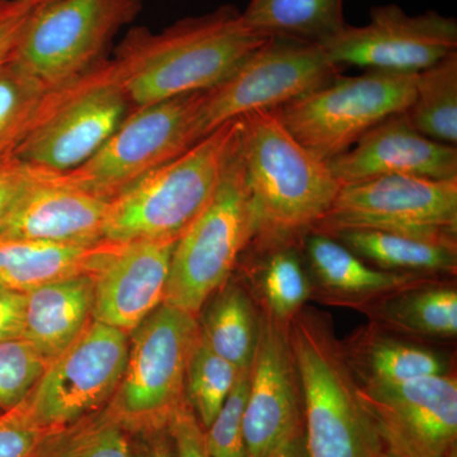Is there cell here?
<instances>
[{
	"instance_id": "obj_1",
	"label": "cell",
	"mask_w": 457,
	"mask_h": 457,
	"mask_svg": "<svg viewBox=\"0 0 457 457\" xmlns=\"http://www.w3.org/2000/svg\"><path fill=\"white\" fill-rule=\"evenodd\" d=\"M269 40L246 25L239 9L224 5L161 33L132 29L112 65L129 102L141 108L212 88Z\"/></svg>"
},
{
	"instance_id": "obj_2",
	"label": "cell",
	"mask_w": 457,
	"mask_h": 457,
	"mask_svg": "<svg viewBox=\"0 0 457 457\" xmlns=\"http://www.w3.org/2000/svg\"><path fill=\"white\" fill-rule=\"evenodd\" d=\"M240 143L255 218L249 245H302L341 189L329 165L295 139L275 110L240 117Z\"/></svg>"
},
{
	"instance_id": "obj_3",
	"label": "cell",
	"mask_w": 457,
	"mask_h": 457,
	"mask_svg": "<svg viewBox=\"0 0 457 457\" xmlns=\"http://www.w3.org/2000/svg\"><path fill=\"white\" fill-rule=\"evenodd\" d=\"M303 394L308 457H387L327 314L305 305L288 321Z\"/></svg>"
},
{
	"instance_id": "obj_4",
	"label": "cell",
	"mask_w": 457,
	"mask_h": 457,
	"mask_svg": "<svg viewBox=\"0 0 457 457\" xmlns=\"http://www.w3.org/2000/svg\"><path fill=\"white\" fill-rule=\"evenodd\" d=\"M240 131L225 123L110 201L104 239L177 242L210 204Z\"/></svg>"
},
{
	"instance_id": "obj_5",
	"label": "cell",
	"mask_w": 457,
	"mask_h": 457,
	"mask_svg": "<svg viewBox=\"0 0 457 457\" xmlns=\"http://www.w3.org/2000/svg\"><path fill=\"white\" fill-rule=\"evenodd\" d=\"M254 233L239 131L212 201L177 240L164 303L197 317L207 300L227 284Z\"/></svg>"
},
{
	"instance_id": "obj_6",
	"label": "cell",
	"mask_w": 457,
	"mask_h": 457,
	"mask_svg": "<svg viewBox=\"0 0 457 457\" xmlns=\"http://www.w3.org/2000/svg\"><path fill=\"white\" fill-rule=\"evenodd\" d=\"M197 317L161 303L130 335L125 371L106 405L130 435L167 429L187 403L186 374Z\"/></svg>"
},
{
	"instance_id": "obj_7",
	"label": "cell",
	"mask_w": 457,
	"mask_h": 457,
	"mask_svg": "<svg viewBox=\"0 0 457 457\" xmlns=\"http://www.w3.org/2000/svg\"><path fill=\"white\" fill-rule=\"evenodd\" d=\"M416 77L378 71L338 74L275 111L295 139L328 162L387 117L405 112L416 96Z\"/></svg>"
},
{
	"instance_id": "obj_8",
	"label": "cell",
	"mask_w": 457,
	"mask_h": 457,
	"mask_svg": "<svg viewBox=\"0 0 457 457\" xmlns=\"http://www.w3.org/2000/svg\"><path fill=\"white\" fill-rule=\"evenodd\" d=\"M130 106L112 62H101L53 90L40 121L14 158L62 174L89 161L120 128Z\"/></svg>"
},
{
	"instance_id": "obj_9",
	"label": "cell",
	"mask_w": 457,
	"mask_h": 457,
	"mask_svg": "<svg viewBox=\"0 0 457 457\" xmlns=\"http://www.w3.org/2000/svg\"><path fill=\"white\" fill-rule=\"evenodd\" d=\"M203 92L137 108L97 154L56 179L111 201L155 168L198 143L196 125Z\"/></svg>"
},
{
	"instance_id": "obj_10",
	"label": "cell",
	"mask_w": 457,
	"mask_h": 457,
	"mask_svg": "<svg viewBox=\"0 0 457 457\" xmlns=\"http://www.w3.org/2000/svg\"><path fill=\"white\" fill-rule=\"evenodd\" d=\"M144 0H53L38 7L13 62L47 88L71 82L101 62L114 36L140 13Z\"/></svg>"
},
{
	"instance_id": "obj_11",
	"label": "cell",
	"mask_w": 457,
	"mask_h": 457,
	"mask_svg": "<svg viewBox=\"0 0 457 457\" xmlns=\"http://www.w3.org/2000/svg\"><path fill=\"white\" fill-rule=\"evenodd\" d=\"M338 71L319 45L270 38L222 82L204 90L198 140L245 114L278 110L330 82Z\"/></svg>"
},
{
	"instance_id": "obj_12",
	"label": "cell",
	"mask_w": 457,
	"mask_h": 457,
	"mask_svg": "<svg viewBox=\"0 0 457 457\" xmlns=\"http://www.w3.org/2000/svg\"><path fill=\"white\" fill-rule=\"evenodd\" d=\"M129 341L121 330L90 319L23 400L32 417L42 427L62 429L106 407L125 371Z\"/></svg>"
},
{
	"instance_id": "obj_13",
	"label": "cell",
	"mask_w": 457,
	"mask_h": 457,
	"mask_svg": "<svg viewBox=\"0 0 457 457\" xmlns=\"http://www.w3.org/2000/svg\"><path fill=\"white\" fill-rule=\"evenodd\" d=\"M347 228L456 237L457 179L386 176L342 186L312 231L330 236Z\"/></svg>"
},
{
	"instance_id": "obj_14",
	"label": "cell",
	"mask_w": 457,
	"mask_h": 457,
	"mask_svg": "<svg viewBox=\"0 0 457 457\" xmlns=\"http://www.w3.org/2000/svg\"><path fill=\"white\" fill-rule=\"evenodd\" d=\"M319 46L337 68L417 74L457 53V21L435 11L411 16L396 4L378 5L366 25H347Z\"/></svg>"
},
{
	"instance_id": "obj_15",
	"label": "cell",
	"mask_w": 457,
	"mask_h": 457,
	"mask_svg": "<svg viewBox=\"0 0 457 457\" xmlns=\"http://www.w3.org/2000/svg\"><path fill=\"white\" fill-rule=\"evenodd\" d=\"M359 390L387 457H457L455 376Z\"/></svg>"
},
{
	"instance_id": "obj_16",
	"label": "cell",
	"mask_w": 457,
	"mask_h": 457,
	"mask_svg": "<svg viewBox=\"0 0 457 457\" xmlns=\"http://www.w3.org/2000/svg\"><path fill=\"white\" fill-rule=\"evenodd\" d=\"M243 428L245 457H270L303 432L302 385L288 324L262 312Z\"/></svg>"
},
{
	"instance_id": "obj_17",
	"label": "cell",
	"mask_w": 457,
	"mask_h": 457,
	"mask_svg": "<svg viewBox=\"0 0 457 457\" xmlns=\"http://www.w3.org/2000/svg\"><path fill=\"white\" fill-rule=\"evenodd\" d=\"M327 163L341 187L386 176L457 179L456 146L420 134L405 112L387 117Z\"/></svg>"
},
{
	"instance_id": "obj_18",
	"label": "cell",
	"mask_w": 457,
	"mask_h": 457,
	"mask_svg": "<svg viewBox=\"0 0 457 457\" xmlns=\"http://www.w3.org/2000/svg\"><path fill=\"white\" fill-rule=\"evenodd\" d=\"M176 243H126L95 273L93 320L130 336L164 303Z\"/></svg>"
},
{
	"instance_id": "obj_19",
	"label": "cell",
	"mask_w": 457,
	"mask_h": 457,
	"mask_svg": "<svg viewBox=\"0 0 457 457\" xmlns=\"http://www.w3.org/2000/svg\"><path fill=\"white\" fill-rule=\"evenodd\" d=\"M110 201L56 179L40 180L0 228V237L86 245L104 240Z\"/></svg>"
},
{
	"instance_id": "obj_20",
	"label": "cell",
	"mask_w": 457,
	"mask_h": 457,
	"mask_svg": "<svg viewBox=\"0 0 457 457\" xmlns=\"http://www.w3.org/2000/svg\"><path fill=\"white\" fill-rule=\"evenodd\" d=\"M302 249L312 299L328 305L360 311L396 291L444 278L375 269L335 237L314 231L303 237Z\"/></svg>"
},
{
	"instance_id": "obj_21",
	"label": "cell",
	"mask_w": 457,
	"mask_h": 457,
	"mask_svg": "<svg viewBox=\"0 0 457 457\" xmlns=\"http://www.w3.org/2000/svg\"><path fill=\"white\" fill-rule=\"evenodd\" d=\"M123 245L107 239L71 245L0 237V286L29 293L57 279L93 275Z\"/></svg>"
},
{
	"instance_id": "obj_22",
	"label": "cell",
	"mask_w": 457,
	"mask_h": 457,
	"mask_svg": "<svg viewBox=\"0 0 457 457\" xmlns=\"http://www.w3.org/2000/svg\"><path fill=\"white\" fill-rule=\"evenodd\" d=\"M95 273L57 279L26 293L23 339L53 360L92 319Z\"/></svg>"
},
{
	"instance_id": "obj_23",
	"label": "cell",
	"mask_w": 457,
	"mask_h": 457,
	"mask_svg": "<svg viewBox=\"0 0 457 457\" xmlns=\"http://www.w3.org/2000/svg\"><path fill=\"white\" fill-rule=\"evenodd\" d=\"M343 357L362 386H387L449 374L440 354L370 323L341 341Z\"/></svg>"
},
{
	"instance_id": "obj_24",
	"label": "cell",
	"mask_w": 457,
	"mask_h": 457,
	"mask_svg": "<svg viewBox=\"0 0 457 457\" xmlns=\"http://www.w3.org/2000/svg\"><path fill=\"white\" fill-rule=\"evenodd\" d=\"M347 246L376 269L399 273L446 278L457 270L456 237H433L371 230L347 228L330 236Z\"/></svg>"
},
{
	"instance_id": "obj_25",
	"label": "cell",
	"mask_w": 457,
	"mask_h": 457,
	"mask_svg": "<svg viewBox=\"0 0 457 457\" xmlns=\"http://www.w3.org/2000/svg\"><path fill=\"white\" fill-rule=\"evenodd\" d=\"M360 312L385 332L422 339L457 335V291L445 278L396 291Z\"/></svg>"
},
{
	"instance_id": "obj_26",
	"label": "cell",
	"mask_w": 457,
	"mask_h": 457,
	"mask_svg": "<svg viewBox=\"0 0 457 457\" xmlns=\"http://www.w3.org/2000/svg\"><path fill=\"white\" fill-rule=\"evenodd\" d=\"M345 0H249L246 25L267 38L321 45L347 23Z\"/></svg>"
},
{
	"instance_id": "obj_27",
	"label": "cell",
	"mask_w": 457,
	"mask_h": 457,
	"mask_svg": "<svg viewBox=\"0 0 457 457\" xmlns=\"http://www.w3.org/2000/svg\"><path fill=\"white\" fill-rule=\"evenodd\" d=\"M215 294L200 326L201 337L240 371H248L260 337V306L242 285L227 282Z\"/></svg>"
},
{
	"instance_id": "obj_28",
	"label": "cell",
	"mask_w": 457,
	"mask_h": 457,
	"mask_svg": "<svg viewBox=\"0 0 457 457\" xmlns=\"http://www.w3.org/2000/svg\"><path fill=\"white\" fill-rule=\"evenodd\" d=\"M254 290L262 312L288 324L312 299V288L300 245L253 246Z\"/></svg>"
},
{
	"instance_id": "obj_29",
	"label": "cell",
	"mask_w": 457,
	"mask_h": 457,
	"mask_svg": "<svg viewBox=\"0 0 457 457\" xmlns=\"http://www.w3.org/2000/svg\"><path fill=\"white\" fill-rule=\"evenodd\" d=\"M405 114L420 134L456 146L457 53L417 73L416 96Z\"/></svg>"
},
{
	"instance_id": "obj_30",
	"label": "cell",
	"mask_w": 457,
	"mask_h": 457,
	"mask_svg": "<svg viewBox=\"0 0 457 457\" xmlns=\"http://www.w3.org/2000/svg\"><path fill=\"white\" fill-rule=\"evenodd\" d=\"M54 89L13 60L0 69V161L14 158L18 147L40 121Z\"/></svg>"
},
{
	"instance_id": "obj_31",
	"label": "cell",
	"mask_w": 457,
	"mask_h": 457,
	"mask_svg": "<svg viewBox=\"0 0 457 457\" xmlns=\"http://www.w3.org/2000/svg\"><path fill=\"white\" fill-rule=\"evenodd\" d=\"M41 457H131V435L104 407L54 432Z\"/></svg>"
},
{
	"instance_id": "obj_32",
	"label": "cell",
	"mask_w": 457,
	"mask_h": 457,
	"mask_svg": "<svg viewBox=\"0 0 457 457\" xmlns=\"http://www.w3.org/2000/svg\"><path fill=\"white\" fill-rule=\"evenodd\" d=\"M242 374L198 335L186 374V398L204 429L209 428Z\"/></svg>"
},
{
	"instance_id": "obj_33",
	"label": "cell",
	"mask_w": 457,
	"mask_h": 457,
	"mask_svg": "<svg viewBox=\"0 0 457 457\" xmlns=\"http://www.w3.org/2000/svg\"><path fill=\"white\" fill-rule=\"evenodd\" d=\"M50 361L26 339L0 342V411L25 400Z\"/></svg>"
},
{
	"instance_id": "obj_34",
	"label": "cell",
	"mask_w": 457,
	"mask_h": 457,
	"mask_svg": "<svg viewBox=\"0 0 457 457\" xmlns=\"http://www.w3.org/2000/svg\"><path fill=\"white\" fill-rule=\"evenodd\" d=\"M248 371H242L234 389L209 428L204 429L207 451L212 457H245L243 418L249 387Z\"/></svg>"
},
{
	"instance_id": "obj_35",
	"label": "cell",
	"mask_w": 457,
	"mask_h": 457,
	"mask_svg": "<svg viewBox=\"0 0 457 457\" xmlns=\"http://www.w3.org/2000/svg\"><path fill=\"white\" fill-rule=\"evenodd\" d=\"M56 431L42 427L22 402L0 413V457H41L45 444Z\"/></svg>"
},
{
	"instance_id": "obj_36",
	"label": "cell",
	"mask_w": 457,
	"mask_h": 457,
	"mask_svg": "<svg viewBox=\"0 0 457 457\" xmlns=\"http://www.w3.org/2000/svg\"><path fill=\"white\" fill-rule=\"evenodd\" d=\"M53 174L23 163L17 158L0 161V228L27 192L36 183Z\"/></svg>"
},
{
	"instance_id": "obj_37",
	"label": "cell",
	"mask_w": 457,
	"mask_h": 457,
	"mask_svg": "<svg viewBox=\"0 0 457 457\" xmlns=\"http://www.w3.org/2000/svg\"><path fill=\"white\" fill-rule=\"evenodd\" d=\"M44 4L38 0H0V69L13 60L27 25Z\"/></svg>"
},
{
	"instance_id": "obj_38",
	"label": "cell",
	"mask_w": 457,
	"mask_h": 457,
	"mask_svg": "<svg viewBox=\"0 0 457 457\" xmlns=\"http://www.w3.org/2000/svg\"><path fill=\"white\" fill-rule=\"evenodd\" d=\"M176 457H212L207 451L204 429L188 402L174 414L168 426Z\"/></svg>"
},
{
	"instance_id": "obj_39",
	"label": "cell",
	"mask_w": 457,
	"mask_h": 457,
	"mask_svg": "<svg viewBox=\"0 0 457 457\" xmlns=\"http://www.w3.org/2000/svg\"><path fill=\"white\" fill-rule=\"evenodd\" d=\"M25 317L26 293L0 286V342L22 338Z\"/></svg>"
},
{
	"instance_id": "obj_40",
	"label": "cell",
	"mask_w": 457,
	"mask_h": 457,
	"mask_svg": "<svg viewBox=\"0 0 457 457\" xmlns=\"http://www.w3.org/2000/svg\"><path fill=\"white\" fill-rule=\"evenodd\" d=\"M131 457H176L168 428L131 435Z\"/></svg>"
},
{
	"instance_id": "obj_41",
	"label": "cell",
	"mask_w": 457,
	"mask_h": 457,
	"mask_svg": "<svg viewBox=\"0 0 457 457\" xmlns=\"http://www.w3.org/2000/svg\"><path fill=\"white\" fill-rule=\"evenodd\" d=\"M270 457H308L303 432L297 435L296 437L286 441L275 453H270Z\"/></svg>"
},
{
	"instance_id": "obj_42",
	"label": "cell",
	"mask_w": 457,
	"mask_h": 457,
	"mask_svg": "<svg viewBox=\"0 0 457 457\" xmlns=\"http://www.w3.org/2000/svg\"><path fill=\"white\" fill-rule=\"evenodd\" d=\"M38 2L49 3V2H53V0H38Z\"/></svg>"
},
{
	"instance_id": "obj_43",
	"label": "cell",
	"mask_w": 457,
	"mask_h": 457,
	"mask_svg": "<svg viewBox=\"0 0 457 457\" xmlns=\"http://www.w3.org/2000/svg\"><path fill=\"white\" fill-rule=\"evenodd\" d=\"M0 413H2V411H0Z\"/></svg>"
}]
</instances>
